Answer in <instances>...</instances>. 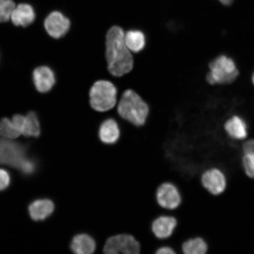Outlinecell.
Listing matches in <instances>:
<instances>
[{
    "mask_svg": "<svg viewBox=\"0 0 254 254\" xmlns=\"http://www.w3.org/2000/svg\"><path fill=\"white\" fill-rule=\"evenodd\" d=\"M125 31L114 25L107 31L106 39V59L108 70L115 77H120L131 72L134 67V54L125 42Z\"/></svg>",
    "mask_w": 254,
    "mask_h": 254,
    "instance_id": "cell-1",
    "label": "cell"
},
{
    "mask_svg": "<svg viewBox=\"0 0 254 254\" xmlns=\"http://www.w3.org/2000/svg\"><path fill=\"white\" fill-rule=\"evenodd\" d=\"M242 164L247 176L254 179V151L244 153Z\"/></svg>",
    "mask_w": 254,
    "mask_h": 254,
    "instance_id": "cell-22",
    "label": "cell"
},
{
    "mask_svg": "<svg viewBox=\"0 0 254 254\" xmlns=\"http://www.w3.org/2000/svg\"><path fill=\"white\" fill-rule=\"evenodd\" d=\"M69 250L74 254H97L98 244L91 234L87 232H79L72 237Z\"/></svg>",
    "mask_w": 254,
    "mask_h": 254,
    "instance_id": "cell-12",
    "label": "cell"
},
{
    "mask_svg": "<svg viewBox=\"0 0 254 254\" xmlns=\"http://www.w3.org/2000/svg\"><path fill=\"white\" fill-rule=\"evenodd\" d=\"M36 13L33 7L28 4H20L14 7L11 14L12 23L16 26L27 27L33 23Z\"/></svg>",
    "mask_w": 254,
    "mask_h": 254,
    "instance_id": "cell-16",
    "label": "cell"
},
{
    "mask_svg": "<svg viewBox=\"0 0 254 254\" xmlns=\"http://www.w3.org/2000/svg\"><path fill=\"white\" fill-rule=\"evenodd\" d=\"M28 147L12 139L0 138V164L20 170L27 160Z\"/></svg>",
    "mask_w": 254,
    "mask_h": 254,
    "instance_id": "cell-7",
    "label": "cell"
},
{
    "mask_svg": "<svg viewBox=\"0 0 254 254\" xmlns=\"http://www.w3.org/2000/svg\"><path fill=\"white\" fill-rule=\"evenodd\" d=\"M201 183L209 193L219 195L224 192L227 186V179L225 173L217 167L208 168L201 174Z\"/></svg>",
    "mask_w": 254,
    "mask_h": 254,
    "instance_id": "cell-9",
    "label": "cell"
},
{
    "mask_svg": "<svg viewBox=\"0 0 254 254\" xmlns=\"http://www.w3.org/2000/svg\"><path fill=\"white\" fill-rule=\"evenodd\" d=\"M155 199L159 207L165 212L173 213L182 205L183 195L177 184L171 181H166L157 187Z\"/></svg>",
    "mask_w": 254,
    "mask_h": 254,
    "instance_id": "cell-5",
    "label": "cell"
},
{
    "mask_svg": "<svg viewBox=\"0 0 254 254\" xmlns=\"http://www.w3.org/2000/svg\"><path fill=\"white\" fill-rule=\"evenodd\" d=\"M224 129L234 140H244L249 135V126L246 120L240 116L234 115L228 119L224 124Z\"/></svg>",
    "mask_w": 254,
    "mask_h": 254,
    "instance_id": "cell-14",
    "label": "cell"
},
{
    "mask_svg": "<svg viewBox=\"0 0 254 254\" xmlns=\"http://www.w3.org/2000/svg\"><path fill=\"white\" fill-rule=\"evenodd\" d=\"M37 164L36 161L28 158L22 165L20 170L21 172L25 175L33 174L36 170Z\"/></svg>",
    "mask_w": 254,
    "mask_h": 254,
    "instance_id": "cell-23",
    "label": "cell"
},
{
    "mask_svg": "<svg viewBox=\"0 0 254 254\" xmlns=\"http://www.w3.org/2000/svg\"><path fill=\"white\" fill-rule=\"evenodd\" d=\"M252 80L253 84L254 85V72H253V74L252 75Z\"/></svg>",
    "mask_w": 254,
    "mask_h": 254,
    "instance_id": "cell-27",
    "label": "cell"
},
{
    "mask_svg": "<svg viewBox=\"0 0 254 254\" xmlns=\"http://www.w3.org/2000/svg\"><path fill=\"white\" fill-rule=\"evenodd\" d=\"M177 251L175 248L166 243L163 242L159 246L154 254H177Z\"/></svg>",
    "mask_w": 254,
    "mask_h": 254,
    "instance_id": "cell-24",
    "label": "cell"
},
{
    "mask_svg": "<svg viewBox=\"0 0 254 254\" xmlns=\"http://www.w3.org/2000/svg\"><path fill=\"white\" fill-rule=\"evenodd\" d=\"M125 39L126 46L134 55L142 52L147 45V37L144 32L136 28L125 31Z\"/></svg>",
    "mask_w": 254,
    "mask_h": 254,
    "instance_id": "cell-17",
    "label": "cell"
},
{
    "mask_svg": "<svg viewBox=\"0 0 254 254\" xmlns=\"http://www.w3.org/2000/svg\"><path fill=\"white\" fill-rule=\"evenodd\" d=\"M21 133L15 127L12 120L3 118L0 121V135L3 138L14 139L20 136Z\"/></svg>",
    "mask_w": 254,
    "mask_h": 254,
    "instance_id": "cell-20",
    "label": "cell"
},
{
    "mask_svg": "<svg viewBox=\"0 0 254 254\" xmlns=\"http://www.w3.org/2000/svg\"><path fill=\"white\" fill-rule=\"evenodd\" d=\"M141 244L133 235L120 233L107 238L103 254H141Z\"/></svg>",
    "mask_w": 254,
    "mask_h": 254,
    "instance_id": "cell-6",
    "label": "cell"
},
{
    "mask_svg": "<svg viewBox=\"0 0 254 254\" xmlns=\"http://www.w3.org/2000/svg\"><path fill=\"white\" fill-rule=\"evenodd\" d=\"M69 19L60 11H53L44 21V27L47 33L54 39H60L65 37L71 29Z\"/></svg>",
    "mask_w": 254,
    "mask_h": 254,
    "instance_id": "cell-10",
    "label": "cell"
},
{
    "mask_svg": "<svg viewBox=\"0 0 254 254\" xmlns=\"http://www.w3.org/2000/svg\"><path fill=\"white\" fill-rule=\"evenodd\" d=\"M33 81L38 91L41 93H47L56 84L55 72L49 66H39L34 69Z\"/></svg>",
    "mask_w": 254,
    "mask_h": 254,
    "instance_id": "cell-13",
    "label": "cell"
},
{
    "mask_svg": "<svg viewBox=\"0 0 254 254\" xmlns=\"http://www.w3.org/2000/svg\"><path fill=\"white\" fill-rule=\"evenodd\" d=\"M55 205L48 199H40L32 202L28 211L32 220L36 221L45 220L53 213Z\"/></svg>",
    "mask_w": 254,
    "mask_h": 254,
    "instance_id": "cell-15",
    "label": "cell"
},
{
    "mask_svg": "<svg viewBox=\"0 0 254 254\" xmlns=\"http://www.w3.org/2000/svg\"><path fill=\"white\" fill-rule=\"evenodd\" d=\"M11 178L7 171L0 169V190L7 189L10 184Z\"/></svg>",
    "mask_w": 254,
    "mask_h": 254,
    "instance_id": "cell-25",
    "label": "cell"
},
{
    "mask_svg": "<svg viewBox=\"0 0 254 254\" xmlns=\"http://www.w3.org/2000/svg\"><path fill=\"white\" fill-rule=\"evenodd\" d=\"M116 110L121 120L137 127L145 125L150 111L148 103L131 89L119 95Z\"/></svg>",
    "mask_w": 254,
    "mask_h": 254,
    "instance_id": "cell-2",
    "label": "cell"
},
{
    "mask_svg": "<svg viewBox=\"0 0 254 254\" xmlns=\"http://www.w3.org/2000/svg\"><path fill=\"white\" fill-rule=\"evenodd\" d=\"M218 1L224 5H230L234 2V0H218Z\"/></svg>",
    "mask_w": 254,
    "mask_h": 254,
    "instance_id": "cell-26",
    "label": "cell"
},
{
    "mask_svg": "<svg viewBox=\"0 0 254 254\" xmlns=\"http://www.w3.org/2000/svg\"><path fill=\"white\" fill-rule=\"evenodd\" d=\"M15 7L13 0H0V23H4L10 19Z\"/></svg>",
    "mask_w": 254,
    "mask_h": 254,
    "instance_id": "cell-21",
    "label": "cell"
},
{
    "mask_svg": "<svg viewBox=\"0 0 254 254\" xmlns=\"http://www.w3.org/2000/svg\"><path fill=\"white\" fill-rule=\"evenodd\" d=\"M178 226L179 220L176 215L169 212H163L152 220L150 230L157 240L165 242L174 236Z\"/></svg>",
    "mask_w": 254,
    "mask_h": 254,
    "instance_id": "cell-8",
    "label": "cell"
},
{
    "mask_svg": "<svg viewBox=\"0 0 254 254\" xmlns=\"http://www.w3.org/2000/svg\"><path fill=\"white\" fill-rule=\"evenodd\" d=\"M41 128L39 118L36 113L30 112L24 116L21 134L26 137L37 138L40 135Z\"/></svg>",
    "mask_w": 254,
    "mask_h": 254,
    "instance_id": "cell-19",
    "label": "cell"
},
{
    "mask_svg": "<svg viewBox=\"0 0 254 254\" xmlns=\"http://www.w3.org/2000/svg\"><path fill=\"white\" fill-rule=\"evenodd\" d=\"M119 100L118 89L108 79H98L89 91V102L92 109L98 113H107L115 109Z\"/></svg>",
    "mask_w": 254,
    "mask_h": 254,
    "instance_id": "cell-3",
    "label": "cell"
},
{
    "mask_svg": "<svg viewBox=\"0 0 254 254\" xmlns=\"http://www.w3.org/2000/svg\"><path fill=\"white\" fill-rule=\"evenodd\" d=\"M208 250L207 243L200 237L187 238L180 246V252L184 254H204Z\"/></svg>",
    "mask_w": 254,
    "mask_h": 254,
    "instance_id": "cell-18",
    "label": "cell"
},
{
    "mask_svg": "<svg viewBox=\"0 0 254 254\" xmlns=\"http://www.w3.org/2000/svg\"><path fill=\"white\" fill-rule=\"evenodd\" d=\"M238 75L239 71L234 60L222 55L209 63L206 81L211 85H227L236 80Z\"/></svg>",
    "mask_w": 254,
    "mask_h": 254,
    "instance_id": "cell-4",
    "label": "cell"
},
{
    "mask_svg": "<svg viewBox=\"0 0 254 254\" xmlns=\"http://www.w3.org/2000/svg\"><path fill=\"white\" fill-rule=\"evenodd\" d=\"M122 136V128L119 120L112 116L102 121L98 129V137L103 144L116 145Z\"/></svg>",
    "mask_w": 254,
    "mask_h": 254,
    "instance_id": "cell-11",
    "label": "cell"
}]
</instances>
